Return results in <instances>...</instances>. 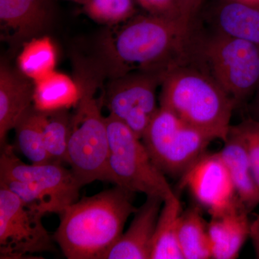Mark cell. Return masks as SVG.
<instances>
[{"label": "cell", "mask_w": 259, "mask_h": 259, "mask_svg": "<svg viewBox=\"0 0 259 259\" xmlns=\"http://www.w3.org/2000/svg\"><path fill=\"white\" fill-rule=\"evenodd\" d=\"M192 21L147 15L109 26L99 42L98 64L109 79L134 72L165 74L193 56L197 39Z\"/></svg>", "instance_id": "1"}, {"label": "cell", "mask_w": 259, "mask_h": 259, "mask_svg": "<svg viewBox=\"0 0 259 259\" xmlns=\"http://www.w3.org/2000/svg\"><path fill=\"white\" fill-rule=\"evenodd\" d=\"M134 195L115 185L83 197L66 208L53 235L66 258L104 259L122 236L126 221L137 210Z\"/></svg>", "instance_id": "2"}, {"label": "cell", "mask_w": 259, "mask_h": 259, "mask_svg": "<svg viewBox=\"0 0 259 259\" xmlns=\"http://www.w3.org/2000/svg\"><path fill=\"white\" fill-rule=\"evenodd\" d=\"M160 87V106L214 140L226 141L236 102L195 56L168 70Z\"/></svg>", "instance_id": "3"}, {"label": "cell", "mask_w": 259, "mask_h": 259, "mask_svg": "<svg viewBox=\"0 0 259 259\" xmlns=\"http://www.w3.org/2000/svg\"><path fill=\"white\" fill-rule=\"evenodd\" d=\"M94 66H79L76 80L80 98L71 115L68 164L81 187L95 181L113 183L109 167L110 143L102 95L97 97L102 78Z\"/></svg>", "instance_id": "4"}, {"label": "cell", "mask_w": 259, "mask_h": 259, "mask_svg": "<svg viewBox=\"0 0 259 259\" xmlns=\"http://www.w3.org/2000/svg\"><path fill=\"white\" fill-rule=\"evenodd\" d=\"M0 185L44 215L49 213L60 215L78 200L82 187L71 170L62 163L26 164L8 143L1 146Z\"/></svg>", "instance_id": "5"}, {"label": "cell", "mask_w": 259, "mask_h": 259, "mask_svg": "<svg viewBox=\"0 0 259 259\" xmlns=\"http://www.w3.org/2000/svg\"><path fill=\"white\" fill-rule=\"evenodd\" d=\"M195 57L236 105L256 90L258 46L218 31L207 40H197Z\"/></svg>", "instance_id": "6"}, {"label": "cell", "mask_w": 259, "mask_h": 259, "mask_svg": "<svg viewBox=\"0 0 259 259\" xmlns=\"http://www.w3.org/2000/svg\"><path fill=\"white\" fill-rule=\"evenodd\" d=\"M214 140L161 106L141 139L158 170L165 176L180 178L205 154Z\"/></svg>", "instance_id": "7"}, {"label": "cell", "mask_w": 259, "mask_h": 259, "mask_svg": "<svg viewBox=\"0 0 259 259\" xmlns=\"http://www.w3.org/2000/svg\"><path fill=\"white\" fill-rule=\"evenodd\" d=\"M106 123L109 167L113 184L134 193L161 197L163 201L176 197L166 176L151 161L141 139L111 115L106 117Z\"/></svg>", "instance_id": "8"}, {"label": "cell", "mask_w": 259, "mask_h": 259, "mask_svg": "<svg viewBox=\"0 0 259 259\" xmlns=\"http://www.w3.org/2000/svg\"><path fill=\"white\" fill-rule=\"evenodd\" d=\"M44 216L0 185V258H23L55 251L54 236L42 223Z\"/></svg>", "instance_id": "9"}, {"label": "cell", "mask_w": 259, "mask_h": 259, "mask_svg": "<svg viewBox=\"0 0 259 259\" xmlns=\"http://www.w3.org/2000/svg\"><path fill=\"white\" fill-rule=\"evenodd\" d=\"M164 74L147 71H134L109 79L102 93L103 106L110 115L125 124L139 139L159 107L156 90Z\"/></svg>", "instance_id": "10"}, {"label": "cell", "mask_w": 259, "mask_h": 259, "mask_svg": "<svg viewBox=\"0 0 259 259\" xmlns=\"http://www.w3.org/2000/svg\"><path fill=\"white\" fill-rule=\"evenodd\" d=\"M180 179L181 188L187 187L212 218L241 203L219 152L206 153Z\"/></svg>", "instance_id": "11"}, {"label": "cell", "mask_w": 259, "mask_h": 259, "mask_svg": "<svg viewBox=\"0 0 259 259\" xmlns=\"http://www.w3.org/2000/svg\"><path fill=\"white\" fill-rule=\"evenodd\" d=\"M53 16L51 0H0L3 36L13 46H22L40 36Z\"/></svg>", "instance_id": "12"}, {"label": "cell", "mask_w": 259, "mask_h": 259, "mask_svg": "<svg viewBox=\"0 0 259 259\" xmlns=\"http://www.w3.org/2000/svg\"><path fill=\"white\" fill-rule=\"evenodd\" d=\"M146 197L144 203L134 213L128 229L104 259H151L153 236L164 201L156 196Z\"/></svg>", "instance_id": "13"}, {"label": "cell", "mask_w": 259, "mask_h": 259, "mask_svg": "<svg viewBox=\"0 0 259 259\" xmlns=\"http://www.w3.org/2000/svg\"><path fill=\"white\" fill-rule=\"evenodd\" d=\"M34 105V82L2 64L0 68V146L8 133Z\"/></svg>", "instance_id": "14"}, {"label": "cell", "mask_w": 259, "mask_h": 259, "mask_svg": "<svg viewBox=\"0 0 259 259\" xmlns=\"http://www.w3.org/2000/svg\"><path fill=\"white\" fill-rule=\"evenodd\" d=\"M248 211L243 204L218 217H212L207 224L212 258H238L242 247L250 237V224Z\"/></svg>", "instance_id": "15"}, {"label": "cell", "mask_w": 259, "mask_h": 259, "mask_svg": "<svg viewBox=\"0 0 259 259\" xmlns=\"http://www.w3.org/2000/svg\"><path fill=\"white\" fill-rule=\"evenodd\" d=\"M223 142L220 155L231 175L238 198L250 212L259 204V193L244 142L233 126Z\"/></svg>", "instance_id": "16"}, {"label": "cell", "mask_w": 259, "mask_h": 259, "mask_svg": "<svg viewBox=\"0 0 259 259\" xmlns=\"http://www.w3.org/2000/svg\"><path fill=\"white\" fill-rule=\"evenodd\" d=\"M218 31L259 47V4L224 0L214 15Z\"/></svg>", "instance_id": "17"}, {"label": "cell", "mask_w": 259, "mask_h": 259, "mask_svg": "<svg viewBox=\"0 0 259 259\" xmlns=\"http://www.w3.org/2000/svg\"><path fill=\"white\" fill-rule=\"evenodd\" d=\"M80 95L76 79L56 71L34 81V106L40 110L69 109L77 104Z\"/></svg>", "instance_id": "18"}, {"label": "cell", "mask_w": 259, "mask_h": 259, "mask_svg": "<svg viewBox=\"0 0 259 259\" xmlns=\"http://www.w3.org/2000/svg\"><path fill=\"white\" fill-rule=\"evenodd\" d=\"M182 213L177 196L163 202L153 236L151 259H184L178 238Z\"/></svg>", "instance_id": "19"}, {"label": "cell", "mask_w": 259, "mask_h": 259, "mask_svg": "<svg viewBox=\"0 0 259 259\" xmlns=\"http://www.w3.org/2000/svg\"><path fill=\"white\" fill-rule=\"evenodd\" d=\"M178 238L184 259L212 258L207 225L198 207H191L182 212Z\"/></svg>", "instance_id": "20"}, {"label": "cell", "mask_w": 259, "mask_h": 259, "mask_svg": "<svg viewBox=\"0 0 259 259\" xmlns=\"http://www.w3.org/2000/svg\"><path fill=\"white\" fill-rule=\"evenodd\" d=\"M56 51L48 36H38L23 45L18 58L19 71L32 81L41 79L55 71Z\"/></svg>", "instance_id": "21"}, {"label": "cell", "mask_w": 259, "mask_h": 259, "mask_svg": "<svg viewBox=\"0 0 259 259\" xmlns=\"http://www.w3.org/2000/svg\"><path fill=\"white\" fill-rule=\"evenodd\" d=\"M39 111L44 146L47 153L53 161L68 163V144L71 118L68 108Z\"/></svg>", "instance_id": "22"}, {"label": "cell", "mask_w": 259, "mask_h": 259, "mask_svg": "<svg viewBox=\"0 0 259 259\" xmlns=\"http://www.w3.org/2000/svg\"><path fill=\"white\" fill-rule=\"evenodd\" d=\"M14 130L18 149L32 163L54 162L44 146L40 111L34 105L22 116Z\"/></svg>", "instance_id": "23"}, {"label": "cell", "mask_w": 259, "mask_h": 259, "mask_svg": "<svg viewBox=\"0 0 259 259\" xmlns=\"http://www.w3.org/2000/svg\"><path fill=\"white\" fill-rule=\"evenodd\" d=\"M85 13L97 23L114 26L135 16L134 0H88Z\"/></svg>", "instance_id": "24"}, {"label": "cell", "mask_w": 259, "mask_h": 259, "mask_svg": "<svg viewBox=\"0 0 259 259\" xmlns=\"http://www.w3.org/2000/svg\"><path fill=\"white\" fill-rule=\"evenodd\" d=\"M233 127L244 142L259 193V121L250 118Z\"/></svg>", "instance_id": "25"}, {"label": "cell", "mask_w": 259, "mask_h": 259, "mask_svg": "<svg viewBox=\"0 0 259 259\" xmlns=\"http://www.w3.org/2000/svg\"><path fill=\"white\" fill-rule=\"evenodd\" d=\"M148 14L170 19L193 21L186 13L182 0H136Z\"/></svg>", "instance_id": "26"}, {"label": "cell", "mask_w": 259, "mask_h": 259, "mask_svg": "<svg viewBox=\"0 0 259 259\" xmlns=\"http://www.w3.org/2000/svg\"><path fill=\"white\" fill-rule=\"evenodd\" d=\"M250 238L253 243L256 258H259V215L250 224Z\"/></svg>", "instance_id": "27"}, {"label": "cell", "mask_w": 259, "mask_h": 259, "mask_svg": "<svg viewBox=\"0 0 259 259\" xmlns=\"http://www.w3.org/2000/svg\"><path fill=\"white\" fill-rule=\"evenodd\" d=\"M202 0H182L187 16L193 20L194 15L200 6Z\"/></svg>", "instance_id": "28"}, {"label": "cell", "mask_w": 259, "mask_h": 259, "mask_svg": "<svg viewBox=\"0 0 259 259\" xmlns=\"http://www.w3.org/2000/svg\"><path fill=\"white\" fill-rule=\"evenodd\" d=\"M255 92V97L253 107V112L254 117H253V118L259 121V83Z\"/></svg>", "instance_id": "29"}, {"label": "cell", "mask_w": 259, "mask_h": 259, "mask_svg": "<svg viewBox=\"0 0 259 259\" xmlns=\"http://www.w3.org/2000/svg\"><path fill=\"white\" fill-rule=\"evenodd\" d=\"M238 1L244 2V3H252V4H259V0H238Z\"/></svg>", "instance_id": "30"}, {"label": "cell", "mask_w": 259, "mask_h": 259, "mask_svg": "<svg viewBox=\"0 0 259 259\" xmlns=\"http://www.w3.org/2000/svg\"><path fill=\"white\" fill-rule=\"evenodd\" d=\"M71 1L76 2V3L83 5L87 1H88V0H71Z\"/></svg>", "instance_id": "31"}]
</instances>
